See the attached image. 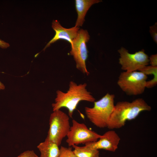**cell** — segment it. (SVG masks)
<instances>
[{
	"mask_svg": "<svg viewBox=\"0 0 157 157\" xmlns=\"http://www.w3.org/2000/svg\"><path fill=\"white\" fill-rule=\"evenodd\" d=\"M5 86L4 84L0 81V90L4 89Z\"/></svg>",
	"mask_w": 157,
	"mask_h": 157,
	"instance_id": "cell-21",
	"label": "cell"
},
{
	"mask_svg": "<svg viewBox=\"0 0 157 157\" xmlns=\"http://www.w3.org/2000/svg\"><path fill=\"white\" fill-rule=\"evenodd\" d=\"M138 71L142 72L146 75L153 74L154 76L157 75V66L151 65L146 66Z\"/></svg>",
	"mask_w": 157,
	"mask_h": 157,
	"instance_id": "cell-15",
	"label": "cell"
},
{
	"mask_svg": "<svg viewBox=\"0 0 157 157\" xmlns=\"http://www.w3.org/2000/svg\"><path fill=\"white\" fill-rule=\"evenodd\" d=\"M118 52L120 55L119 63L124 71H138L149 63V57L143 49L131 53L125 48L121 47Z\"/></svg>",
	"mask_w": 157,
	"mask_h": 157,
	"instance_id": "cell-8",
	"label": "cell"
},
{
	"mask_svg": "<svg viewBox=\"0 0 157 157\" xmlns=\"http://www.w3.org/2000/svg\"><path fill=\"white\" fill-rule=\"evenodd\" d=\"M52 27L55 32L54 37L47 43L43 50L51 44L59 40H63L68 42L71 45L73 40L76 37L79 28L76 26L67 28L62 26L57 20H53Z\"/></svg>",
	"mask_w": 157,
	"mask_h": 157,
	"instance_id": "cell-10",
	"label": "cell"
},
{
	"mask_svg": "<svg viewBox=\"0 0 157 157\" xmlns=\"http://www.w3.org/2000/svg\"><path fill=\"white\" fill-rule=\"evenodd\" d=\"M149 63L151 65L153 66H157V54L152 55L149 57Z\"/></svg>",
	"mask_w": 157,
	"mask_h": 157,
	"instance_id": "cell-19",
	"label": "cell"
},
{
	"mask_svg": "<svg viewBox=\"0 0 157 157\" xmlns=\"http://www.w3.org/2000/svg\"><path fill=\"white\" fill-rule=\"evenodd\" d=\"M58 157H76L74 153L72 147H66L61 146Z\"/></svg>",
	"mask_w": 157,
	"mask_h": 157,
	"instance_id": "cell-14",
	"label": "cell"
},
{
	"mask_svg": "<svg viewBox=\"0 0 157 157\" xmlns=\"http://www.w3.org/2000/svg\"><path fill=\"white\" fill-rule=\"evenodd\" d=\"M110 130L102 135L99 140L95 142L87 143L85 144V146L97 150L103 149L115 152L118 148L121 139L115 131Z\"/></svg>",
	"mask_w": 157,
	"mask_h": 157,
	"instance_id": "cell-9",
	"label": "cell"
},
{
	"mask_svg": "<svg viewBox=\"0 0 157 157\" xmlns=\"http://www.w3.org/2000/svg\"><path fill=\"white\" fill-rule=\"evenodd\" d=\"M49 119V129L47 137L59 146L70 130L69 116L58 110L53 111Z\"/></svg>",
	"mask_w": 157,
	"mask_h": 157,
	"instance_id": "cell-4",
	"label": "cell"
},
{
	"mask_svg": "<svg viewBox=\"0 0 157 157\" xmlns=\"http://www.w3.org/2000/svg\"><path fill=\"white\" fill-rule=\"evenodd\" d=\"M86 83L77 84L73 81L69 83V88L66 92L58 90L55 102L52 104L53 111L60 110L63 107L67 108L69 117L72 118L74 111L79 103L81 101L93 102L95 99L88 91Z\"/></svg>",
	"mask_w": 157,
	"mask_h": 157,
	"instance_id": "cell-1",
	"label": "cell"
},
{
	"mask_svg": "<svg viewBox=\"0 0 157 157\" xmlns=\"http://www.w3.org/2000/svg\"><path fill=\"white\" fill-rule=\"evenodd\" d=\"M90 35L86 30L81 29L78 31L76 37L72 41L69 54L72 56L76 63V68L83 74L88 76L90 73L86 67V62L88 57L86 43Z\"/></svg>",
	"mask_w": 157,
	"mask_h": 157,
	"instance_id": "cell-6",
	"label": "cell"
},
{
	"mask_svg": "<svg viewBox=\"0 0 157 157\" xmlns=\"http://www.w3.org/2000/svg\"><path fill=\"white\" fill-rule=\"evenodd\" d=\"M73 151L76 157H99L98 150L94 149L85 146L79 147L73 145Z\"/></svg>",
	"mask_w": 157,
	"mask_h": 157,
	"instance_id": "cell-13",
	"label": "cell"
},
{
	"mask_svg": "<svg viewBox=\"0 0 157 157\" xmlns=\"http://www.w3.org/2000/svg\"><path fill=\"white\" fill-rule=\"evenodd\" d=\"M59 146L46 137L37 147L40 151V157H58L60 152Z\"/></svg>",
	"mask_w": 157,
	"mask_h": 157,
	"instance_id": "cell-12",
	"label": "cell"
},
{
	"mask_svg": "<svg viewBox=\"0 0 157 157\" xmlns=\"http://www.w3.org/2000/svg\"><path fill=\"white\" fill-rule=\"evenodd\" d=\"M147 78V75L140 71H124L120 74L117 84L127 95H137L144 92Z\"/></svg>",
	"mask_w": 157,
	"mask_h": 157,
	"instance_id": "cell-5",
	"label": "cell"
},
{
	"mask_svg": "<svg viewBox=\"0 0 157 157\" xmlns=\"http://www.w3.org/2000/svg\"><path fill=\"white\" fill-rule=\"evenodd\" d=\"M157 83V76H154L153 79L149 81H147L146 88H151L156 85Z\"/></svg>",
	"mask_w": 157,
	"mask_h": 157,
	"instance_id": "cell-18",
	"label": "cell"
},
{
	"mask_svg": "<svg viewBox=\"0 0 157 157\" xmlns=\"http://www.w3.org/2000/svg\"><path fill=\"white\" fill-rule=\"evenodd\" d=\"M114 94L107 93L99 100L94 102L93 107H85L87 117L92 124L101 128L107 127L114 106Z\"/></svg>",
	"mask_w": 157,
	"mask_h": 157,
	"instance_id": "cell-3",
	"label": "cell"
},
{
	"mask_svg": "<svg viewBox=\"0 0 157 157\" xmlns=\"http://www.w3.org/2000/svg\"><path fill=\"white\" fill-rule=\"evenodd\" d=\"M102 1L100 0H75V6L78 16L75 26L79 28L83 25L86 14L93 5Z\"/></svg>",
	"mask_w": 157,
	"mask_h": 157,
	"instance_id": "cell-11",
	"label": "cell"
},
{
	"mask_svg": "<svg viewBox=\"0 0 157 157\" xmlns=\"http://www.w3.org/2000/svg\"><path fill=\"white\" fill-rule=\"evenodd\" d=\"M17 157H38L33 150H28L21 153Z\"/></svg>",
	"mask_w": 157,
	"mask_h": 157,
	"instance_id": "cell-17",
	"label": "cell"
},
{
	"mask_svg": "<svg viewBox=\"0 0 157 157\" xmlns=\"http://www.w3.org/2000/svg\"><path fill=\"white\" fill-rule=\"evenodd\" d=\"M72 123L66 140L69 147L73 145H77L96 142L101 136L89 129L83 123H79L75 119L72 120Z\"/></svg>",
	"mask_w": 157,
	"mask_h": 157,
	"instance_id": "cell-7",
	"label": "cell"
},
{
	"mask_svg": "<svg viewBox=\"0 0 157 157\" xmlns=\"http://www.w3.org/2000/svg\"><path fill=\"white\" fill-rule=\"evenodd\" d=\"M151 109L142 98H138L131 102L119 101L115 105L107 128L112 130L121 128L127 121L134 119L141 112L150 111Z\"/></svg>",
	"mask_w": 157,
	"mask_h": 157,
	"instance_id": "cell-2",
	"label": "cell"
},
{
	"mask_svg": "<svg viewBox=\"0 0 157 157\" xmlns=\"http://www.w3.org/2000/svg\"><path fill=\"white\" fill-rule=\"evenodd\" d=\"M10 46L9 44L0 39V47L2 49H6Z\"/></svg>",
	"mask_w": 157,
	"mask_h": 157,
	"instance_id": "cell-20",
	"label": "cell"
},
{
	"mask_svg": "<svg viewBox=\"0 0 157 157\" xmlns=\"http://www.w3.org/2000/svg\"><path fill=\"white\" fill-rule=\"evenodd\" d=\"M149 32L154 41L157 43V23L150 27Z\"/></svg>",
	"mask_w": 157,
	"mask_h": 157,
	"instance_id": "cell-16",
	"label": "cell"
}]
</instances>
